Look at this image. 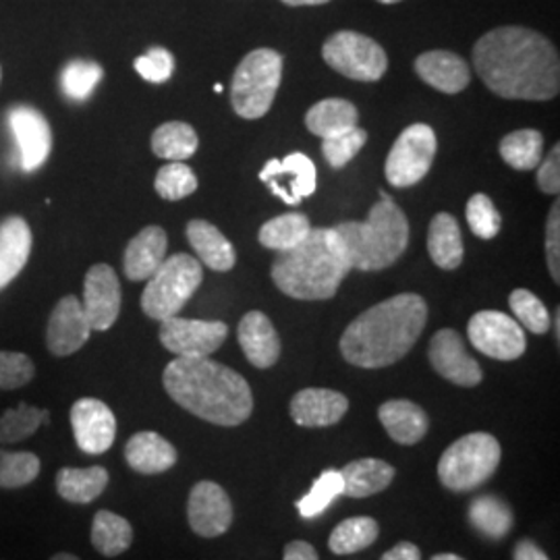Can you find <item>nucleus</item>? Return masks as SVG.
<instances>
[{
    "mask_svg": "<svg viewBox=\"0 0 560 560\" xmlns=\"http://www.w3.org/2000/svg\"><path fill=\"white\" fill-rule=\"evenodd\" d=\"M73 436L83 453L102 455L110 451L117 439V418L101 399L83 397L71 407Z\"/></svg>",
    "mask_w": 560,
    "mask_h": 560,
    "instance_id": "f3484780",
    "label": "nucleus"
},
{
    "mask_svg": "<svg viewBox=\"0 0 560 560\" xmlns=\"http://www.w3.org/2000/svg\"><path fill=\"white\" fill-rule=\"evenodd\" d=\"M237 339L245 358L254 368L268 370L279 361L282 349L279 332L264 312L254 310L241 318Z\"/></svg>",
    "mask_w": 560,
    "mask_h": 560,
    "instance_id": "412c9836",
    "label": "nucleus"
},
{
    "mask_svg": "<svg viewBox=\"0 0 560 560\" xmlns=\"http://www.w3.org/2000/svg\"><path fill=\"white\" fill-rule=\"evenodd\" d=\"M168 397L200 420L235 428L249 420L254 393L235 370L210 358H177L164 368Z\"/></svg>",
    "mask_w": 560,
    "mask_h": 560,
    "instance_id": "7ed1b4c3",
    "label": "nucleus"
},
{
    "mask_svg": "<svg viewBox=\"0 0 560 560\" xmlns=\"http://www.w3.org/2000/svg\"><path fill=\"white\" fill-rule=\"evenodd\" d=\"M349 411V399L330 388H303L291 400V418L301 428H328Z\"/></svg>",
    "mask_w": 560,
    "mask_h": 560,
    "instance_id": "aec40b11",
    "label": "nucleus"
},
{
    "mask_svg": "<svg viewBox=\"0 0 560 560\" xmlns=\"http://www.w3.org/2000/svg\"><path fill=\"white\" fill-rule=\"evenodd\" d=\"M133 544V527L131 523L113 511L102 509L92 521V546L94 550L106 557L115 559L127 552Z\"/></svg>",
    "mask_w": 560,
    "mask_h": 560,
    "instance_id": "473e14b6",
    "label": "nucleus"
},
{
    "mask_svg": "<svg viewBox=\"0 0 560 560\" xmlns=\"http://www.w3.org/2000/svg\"><path fill=\"white\" fill-rule=\"evenodd\" d=\"M120 282L117 272L108 264H96L88 270L83 280V314L92 330H110L119 320Z\"/></svg>",
    "mask_w": 560,
    "mask_h": 560,
    "instance_id": "2eb2a0df",
    "label": "nucleus"
},
{
    "mask_svg": "<svg viewBox=\"0 0 560 560\" xmlns=\"http://www.w3.org/2000/svg\"><path fill=\"white\" fill-rule=\"evenodd\" d=\"M560 203L555 201L546 224V260L555 282H560Z\"/></svg>",
    "mask_w": 560,
    "mask_h": 560,
    "instance_id": "09e8293b",
    "label": "nucleus"
},
{
    "mask_svg": "<svg viewBox=\"0 0 560 560\" xmlns=\"http://www.w3.org/2000/svg\"><path fill=\"white\" fill-rule=\"evenodd\" d=\"M48 421H50V413L46 409L20 402L18 407L7 409L0 416V444L27 441L40 430L42 423H48Z\"/></svg>",
    "mask_w": 560,
    "mask_h": 560,
    "instance_id": "4c0bfd02",
    "label": "nucleus"
},
{
    "mask_svg": "<svg viewBox=\"0 0 560 560\" xmlns=\"http://www.w3.org/2000/svg\"><path fill=\"white\" fill-rule=\"evenodd\" d=\"M136 71L150 83H164L171 80L175 71V57L166 48H150L145 55L136 60Z\"/></svg>",
    "mask_w": 560,
    "mask_h": 560,
    "instance_id": "de8ad7c7",
    "label": "nucleus"
},
{
    "mask_svg": "<svg viewBox=\"0 0 560 560\" xmlns=\"http://www.w3.org/2000/svg\"><path fill=\"white\" fill-rule=\"evenodd\" d=\"M282 560H320L316 548L307 541L295 540L284 546V555Z\"/></svg>",
    "mask_w": 560,
    "mask_h": 560,
    "instance_id": "3c124183",
    "label": "nucleus"
},
{
    "mask_svg": "<svg viewBox=\"0 0 560 560\" xmlns=\"http://www.w3.org/2000/svg\"><path fill=\"white\" fill-rule=\"evenodd\" d=\"M378 418L388 436L405 446L418 444L430 430V420L425 411L411 400L395 399L382 402Z\"/></svg>",
    "mask_w": 560,
    "mask_h": 560,
    "instance_id": "a878e982",
    "label": "nucleus"
},
{
    "mask_svg": "<svg viewBox=\"0 0 560 560\" xmlns=\"http://www.w3.org/2000/svg\"><path fill=\"white\" fill-rule=\"evenodd\" d=\"M439 152L436 133L430 125H409L393 143L388 159L384 162V175L393 187H413L432 168Z\"/></svg>",
    "mask_w": 560,
    "mask_h": 560,
    "instance_id": "1a4fd4ad",
    "label": "nucleus"
},
{
    "mask_svg": "<svg viewBox=\"0 0 560 560\" xmlns=\"http://www.w3.org/2000/svg\"><path fill=\"white\" fill-rule=\"evenodd\" d=\"M42 463L38 455L27 451H4L0 448V488L18 490L25 488L40 476Z\"/></svg>",
    "mask_w": 560,
    "mask_h": 560,
    "instance_id": "ea45409f",
    "label": "nucleus"
},
{
    "mask_svg": "<svg viewBox=\"0 0 560 560\" xmlns=\"http://www.w3.org/2000/svg\"><path fill=\"white\" fill-rule=\"evenodd\" d=\"M162 347L177 358H210L229 337V326L219 320L166 318L161 322Z\"/></svg>",
    "mask_w": 560,
    "mask_h": 560,
    "instance_id": "f8f14e48",
    "label": "nucleus"
},
{
    "mask_svg": "<svg viewBox=\"0 0 560 560\" xmlns=\"http://www.w3.org/2000/svg\"><path fill=\"white\" fill-rule=\"evenodd\" d=\"M185 235L194 252L210 270L214 272H229L235 261L237 254L233 243L222 235L221 231L208 221H191L185 229Z\"/></svg>",
    "mask_w": 560,
    "mask_h": 560,
    "instance_id": "bb28decb",
    "label": "nucleus"
},
{
    "mask_svg": "<svg viewBox=\"0 0 560 560\" xmlns=\"http://www.w3.org/2000/svg\"><path fill=\"white\" fill-rule=\"evenodd\" d=\"M168 237L162 226H145L133 240L129 241L125 256H122V270L125 277L133 282L148 280L166 260Z\"/></svg>",
    "mask_w": 560,
    "mask_h": 560,
    "instance_id": "5701e85b",
    "label": "nucleus"
},
{
    "mask_svg": "<svg viewBox=\"0 0 560 560\" xmlns=\"http://www.w3.org/2000/svg\"><path fill=\"white\" fill-rule=\"evenodd\" d=\"M544 138L536 129H520L502 138L499 152L502 161L515 171H534L541 162Z\"/></svg>",
    "mask_w": 560,
    "mask_h": 560,
    "instance_id": "e433bc0d",
    "label": "nucleus"
},
{
    "mask_svg": "<svg viewBox=\"0 0 560 560\" xmlns=\"http://www.w3.org/2000/svg\"><path fill=\"white\" fill-rule=\"evenodd\" d=\"M152 152L168 162H183L191 159L198 152V133L191 125L171 120L162 122L161 127L152 133Z\"/></svg>",
    "mask_w": 560,
    "mask_h": 560,
    "instance_id": "72a5a7b5",
    "label": "nucleus"
},
{
    "mask_svg": "<svg viewBox=\"0 0 560 560\" xmlns=\"http://www.w3.org/2000/svg\"><path fill=\"white\" fill-rule=\"evenodd\" d=\"M416 73L442 94H459L471 81L467 62L448 50H430L420 55L416 59Z\"/></svg>",
    "mask_w": 560,
    "mask_h": 560,
    "instance_id": "b1692460",
    "label": "nucleus"
},
{
    "mask_svg": "<svg viewBox=\"0 0 560 560\" xmlns=\"http://www.w3.org/2000/svg\"><path fill=\"white\" fill-rule=\"evenodd\" d=\"M322 57L340 75L353 81H378L388 69L381 44L363 34L342 30L324 42Z\"/></svg>",
    "mask_w": 560,
    "mask_h": 560,
    "instance_id": "9d476101",
    "label": "nucleus"
},
{
    "mask_svg": "<svg viewBox=\"0 0 560 560\" xmlns=\"http://www.w3.org/2000/svg\"><path fill=\"white\" fill-rule=\"evenodd\" d=\"M260 180L289 206H298L314 196L318 185V171L310 156L293 152L287 159H272L260 171Z\"/></svg>",
    "mask_w": 560,
    "mask_h": 560,
    "instance_id": "ddd939ff",
    "label": "nucleus"
},
{
    "mask_svg": "<svg viewBox=\"0 0 560 560\" xmlns=\"http://www.w3.org/2000/svg\"><path fill=\"white\" fill-rule=\"evenodd\" d=\"M365 141H368V131L361 127H353L335 138L322 140V152L332 168H342L360 154Z\"/></svg>",
    "mask_w": 560,
    "mask_h": 560,
    "instance_id": "a18cd8bd",
    "label": "nucleus"
},
{
    "mask_svg": "<svg viewBox=\"0 0 560 560\" xmlns=\"http://www.w3.org/2000/svg\"><path fill=\"white\" fill-rule=\"evenodd\" d=\"M428 303L418 293H402L365 310L340 337L345 361L363 370H381L402 360L420 340Z\"/></svg>",
    "mask_w": 560,
    "mask_h": 560,
    "instance_id": "f03ea898",
    "label": "nucleus"
},
{
    "mask_svg": "<svg viewBox=\"0 0 560 560\" xmlns=\"http://www.w3.org/2000/svg\"><path fill=\"white\" fill-rule=\"evenodd\" d=\"M310 231H312V224L305 214L287 212L272 221L264 222L258 240L268 249L287 252V249L300 245L301 241L310 235Z\"/></svg>",
    "mask_w": 560,
    "mask_h": 560,
    "instance_id": "c9c22d12",
    "label": "nucleus"
},
{
    "mask_svg": "<svg viewBox=\"0 0 560 560\" xmlns=\"http://www.w3.org/2000/svg\"><path fill=\"white\" fill-rule=\"evenodd\" d=\"M381 536V525L372 517H351L339 523L328 540L330 552L347 557L370 548Z\"/></svg>",
    "mask_w": 560,
    "mask_h": 560,
    "instance_id": "f704fd0d",
    "label": "nucleus"
},
{
    "mask_svg": "<svg viewBox=\"0 0 560 560\" xmlns=\"http://www.w3.org/2000/svg\"><path fill=\"white\" fill-rule=\"evenodd\" d=\"M349 272L351 266L345 258L335 226L312 229L300 245L279 252L270 270L279 291L301 301L335 298Z\"/></svg>",
    "mask_w": 560,
    "mask_h": 560,
    "instance_id": "20e7f679",
    "label": "nucleus"
},
{
    "mask_svg": "<svg viewBox=\"0 0 560 560\" xmlns=\"http://www.w3.org/2000/svg\"><path fill=\"white\" fill-rule=\"evenodd\" d=\"M50 560H81L80 557H75V555H69V552H59V555H55V557H50Z\"/></svg>",
    "mask_w": 560,
    "mask_h": 560,
    "instance_id": "6e6d98bb",
    "label": "nucleus"
},
{
    "mask_svg": "<svg viewBox=\"0 0 560 560\" xmlns=\"http://www.w3.org/2000/svg\"><path fill=\"white\" fill-rule=\"evenodd\" d=\"M187 521L201 538H219L233 525V502L217 481H198L187 499Z\"/></svg>",
    "mask_w": 560,
    "mask_h": 560,
    "instance_id": "4468645a",
    "label": "nucleus"
},
{
    "mask_svg": "<svg viewBox=\"0 0 560 560\" xmlns=\"http://www.w3.org/2000/svg\"><path fill=\"white\" fill-rule=\"evenodd\" d=\"M36 376V365L30 355L0 351V390H18Z\"/></svg>",
    "mask_w": 560,
    "mask_h": 560,
    "instance_id": "49530a36",
    "label": "nucleus"
},
{
    "mask_svg": "<svg viewBox=\"0 0 560 560\" xmlns=\"http://www.w3.org/2000/svg\"><path fill=\"white\" fill-rule=\"evenodd\" d=\"M538 185L548 196H559L560 191V145L557 143L550 154L538 164Z\"/></svg>",
    "mask_w": 560,
    "mask_h": 560,
    "instance_id": "8fccbe9b",
    "label": "nucleus"
},
{
    "mask_svg": "<svg viewBox=\"0 0 560 560\" xmlns=\"http://www.w3.org/2000/svg\"><path fill=\"white\" fill-rule=\"evenodd\" d=\"M428 252L432 261L442 270H457L465 256L463 235H460L459 222L448 214L439 212L428 231Z\"/></svg>",
    "mask_w": 560,
    "mask_h": 560,
    "instance_id": "c756f323",
    "label": "nucleus"
},
{
    "mask_svg": "<svg viewBox=\"0 0 560 560\" xmlns=\"http://www.w3.org/2000/svg\"><path fill=\"white\" fill-rule=\"evenodd\" d=\"M381 560H421L420 548L411 541H399L388 552H384Z\"/></svg>",
    "mask_w": 560,
    "mask_h": 560,
    "instance_id": "603ef678",
    "label": "nucleus"
},
{
    "mask_svg": "<svg viewBox=\"0 0 560 560\" xmlns=\"http://www.w3.org/2000/svg\"><path fill=\"white\" fill-rule=\"evenodd\" d=\"M342 494L351 499H368L381 494L395 480V467L382 459L351 460L340 469Z\"/></svg>",
    "mask_w": 560,
    "mask_h": 560,
    "instance_id": "cd10ccee",
    "label": "nucleus"
},
{
    "mask_svg": "<svg viewBox=\"0 0 560 560\" xmlns=\"http://www.w3.org/2000/svg\"><path fill=\"white\" fill-rule=\"evenodd\" d=\"M154 187L162 200L179 201L198 189V177L185 162H168L159 171Z\"/></svg>",
    "mask_w": 560,
    "mask_h": 560,
    "instance_id": "79ce46f5",
    "label": "nucleus"
},
{
    "mask_svg": "<svg viewBox=\"0 0 560 560\" xmlns=\"http://www.w3.org/2000/svg\"><path fill=\"white\" fill-rule=\"evenodd\" d=\"M467 335L469 342L492 360H520L527 347L520 322L497 310L478 312L467 324Z\"/></svg>",
    "mask_w": 560,
    "mask_h": 560,
    "instance_id": "9b49d317",
    "label": "nucleus"
},
{
    "mask_svg": "<svg viewBox=\"0 0 560 560\" xmlns=\"http://www.w3.org/2000/svg\"><path fill=\"white\" fill-rule=\"evenodd\" d=\"M203 270L198 258L175 254L162 261L161 268L148 279L141 293V310L152 320L179 316L180 310L200 289Z\"/></svg>",
    "mask_w": 560,
    "mask_h": 560,
    "instance_id": "6e6552de",
    "label": "nucleus"
},
{
    "mask_svg": "<svg viewBox=\"0 0 560 560\" xmlns=\"http://www.w3.org/2000/svg\"><path fill=\"white\" fill-rule=\"evenodd\" d=\"M480 80L506 101H552L559 96L560 60L546 36L520 25L483 34L474 46Z\"/></svg>",
    "mask_w": 560,
    "mask_h": 560,
    "instance_id": "f257e3e1",
    "label": "nucleus"
},
{
    "mask_svg": "<svg viewBox=\"0 0 560 560\" xmlns=\"http://www.w3.org/2000/svg\"><path fill=\"white\" fill-rule=\"evenodd\" d=\"M92 328L83 314L80 298L65 295L50 312L46 326V347L52 355L67 358L78 353L90 340Z\"/></svg>",
    "mask_w": 560,
    "mask_h": 560,
    "instance_id": "6ab92c4d",
    "label": "nucleus"
},
{
    "mask_svg": "<svg viewBox=\"0 0 560 560\" xmlns=\"http://www.w3.org/2000/svg\"><path fill=\"white\" fill-rule=\"evenodd\" d=\"M108 480L110 476L101 465L85 469L62 467L55 478V486L62 501L71 504H90L104 494V490L108 488Z\"/></svg>",
    "mask_w": 560,
    "mask_h": 560,
    "instance_id": "c85d7f7f",
    "label": "nucleus"
},
{
    "mask_svg": "<svg viewBox=\"0 0 560 560\" xmlns=\"http://www.w3.org/2000/svg\"><path fill=\"white\" fill-rule=\"evenodd\" d=\"M465 217L471 233L480 240H494L501 233V214L486 194H476L471 200L467 201Z\"/></svg>",
    "mask_w": 560,
    "mask_h": 560,
    "instance_id": "c03bdc74",
    "label": "nucleus"
},
{
    "mask_svg": "<svg viewBox=\"0 0 560 560\" xmlns=\"http://www.w3.org/2000/svg\"><path fill=\"white\" fill-rule=\"evenodd\" d=\"M509 305L520 320L521 328L532 330L534 335H546L550 330V314L546 305L527 289H515L509 298Z\"/></svg>",
    "mask_w": 560,
    "mask_h": 560,
    "instance_id": "37998d69",
    "label": "nucleus"
},
{
    "mask_svg": "<svg viewBox=\"0 0 560 560\" xmlns=\"http://www.w3.org/2000/svg\"><path fill=\"white\" fill-rule=\"evenodd\" d=\"M515 560H550L534 540H521L513 552Z\"/></svg>",
    "mask_w": 560,
    "mask_h": 560,
    "instance_id": "864d4df0",
    "label": "nucleus"
},
{
    "mask_svg": "<svg viewBox=\"0 0 560 560\" xmlns=\"http://www.w3.org/2000/svg\"><path fill=\"white\" fill-rule=\"evenodd\" d=\"M501 459V442L488 432H471L442 453L439 478L451 492H471L497 474Z\"/></svg>",
    "mask_w": 560,
    "mask_h": 560,
    "instance_id": "423d86ee",
    "label": "nucleus"
},
{
    "mask_svg": "<svg viewBox=\"0 0 560 560\" xmlns=\"http://www.w3.org/2000/svg\"><path fill=\"white\" fill-rule=\"evenodd\" d=\"M340 247L351 270L378 272L399 260L409 243V222L397 201L384 191L365 221L340 222L335 226Z\"/></svg>",
    "mask_w": 560,
    "mask_h": 560,
    "instance_id": "39448f33",
    "label": "nucleus"
},
{
    "mask_svg": "<svg viewBox=\"0 0 560 560\" xmlns=\"http://www.w3.org/2000/svg\"><path fill=\"white\" fill-rule=\"evenodd\" d=\"M555 335H557V340H559V312L555 316Z\"/></svg>",
    "mask_w": 560,
    "mask_h": 560,
    "instance_id": "13d9d810",
    "label": "nucleus"
},
{
    "mask_svg": "<svg viewBox=\"0 0 560 560\" xmlns=\"http://www.w3.org/2000/svg\"><path fill=\"white\" fill-rule=\"evenodd\" d=\"M432 560H465L457 557V555H451V552H446V555H436V557H432Z\"/></svg>",
    "mask_w": 560,
    "mask_h": 560,
    "instance_id": "4d7b16f0",
    "label": "nucleus"
},
{
    "mask_svg": "<svg viewBox=\"0 0 560 560\" xmlns=\"http://www.w3.org/2000/svg\"><path fill=\"white\" fill-rule=\"evenodd\" d=\"M104 69L96 60L75 59L67 62L60 73V88L67 98L83 102L92 96L101 83Z\"/></svg>",
    "mask_w": 560,
    "mask_h": 560,
    "instance_id": "58836bf2",
    "label": "nucleus"
},
{
    "mask_svg": "<svg viewBox=\"0 0 560 560\" xmlns=\"http://www.w3.org/2000/svg\"><path fill=\"white\" fill-rule=\"evenodd\" d=\"M177 448L159 432L143 430L125 444V460L140 476H159L177 465Z\"/></svg>",
    "mask_w": 560,
    "mask_h": 560,
    "instance_id": "4be33fe9",
    "label": "nucleus"
},
{
    "mask_svg": "<svg viewBox=\"0 0 560 560\" xmlns=\"http://www.w3.org/2000/svg\"><path fill=\"white\" fill-rule=\"evenodd\" d=\"M428 358L436 374L457 386L474 388L483 378L480 363L467 353L459 332L453 328H442L432 337Z\"/></svg>",
    "mask_w": 560,
    "mask_h": 560,
    "instance_id": "a211bd4d",
    "label": "nucleus"
},
{
    "mask_svg": "<svg viewBox=\"0 0 560 560\" xmlns=\"http://www.w3.org/2000/svg\"><path fill=\"white\" fill-rule=\"evenodd\" d=\"M0 81H2V67H0Z\"/></svg>",
    "mask_w": 560,
    "mask_h": 560,
    "instance_id": "052dcab7",
    "label": "nucleus"
},
{
    "mask_svg": "<svg viewBox=\"0 0 560 560\" xmlns=\"http://www.w3.org/2000/svg\"><path fill=\"white\" fill-rule=\"evenodd\" d=\"M32 229L21 217L0 221V291L18 279L32 254Z\"/></svg>",
    "mask_w": 560,
    "mask_h": 560,
    "instance_id": "393cba45",
    "label": "nucleus"
},
{
    "mask_svg": "<svg viewBox=\"0 0 560 560\" xmlns=\"http://www.w3.org/2000/svg\"><path fill=\"white\" fill-rule=\"evenodd\" d=\"M282 57L272 48L252 50L241 60L231 81V104L241 119H261L277 98Z\"/></svg>",
    "mask_w": 560,
    "mask_h": 560,
    "instance_id": "0eeeda50",
    "label": "nucleus"
},
{
    "mask_svg": "<svg viewBox=\"0 0 560 560\" xmlns=\"http://www.w3.org/2000/svg\"><path fill=\"white\" fill-rule=\"evenodd\" d=\"M289 7H316V4H326L330 0H282Z\"/></svg>",
    "mask_w": 560,
    "mask_h": 560,
    "instance_id": "5fc2aeb1",
    "label": "nucleus"
},
{
    "mask_svg": "<svg viewBox=\"0 0 560 560\" xmlns=\"http://www.w3.org/2000/svg\"><path fill=\"white\" fill-rule=\"evenodd\" d=\"M9 127L20 150L21 168L38 171L52 152V129L38 108L20 104L9 110Z\"/></svg>",
    "mask_w": 560,
    "mask_h": 560,
    "instance_id": "dca6fc26",
    "label": "nucleus"
},
{
    "mask_svg": "<svg viewBox=\"0 0 560 560\" xmlns=\"http://www.w3.org/2000/svg\"><path fill=\"white\" fill-rule=\"evenodd\" d=\"M358 117H360L358 108L351 102L342 98H326V101L316 102L307 110L305 125L314 136H318L320 140H328L342 131L358 127Z\"/></svg>",
    "mask_w": 560,
    "mask_h": 560,
    "instance_id": "7c9ffc66",
    "label": "nucleus"
},
{
    "mask_svg": "<svg viewBox=\"0 0 560 560\" xmlns=\"http://www.w3.org/2000/svg\"><path fill=\"white\" fill-rule=\"evenodd\" d=\"M342 497V478L337 469H326L318 480L314 481L312 490L295 502L303 520H316L322 513Z\"/></svg>",
    "mask_w": 560,
    "mask_h": 560,
    "instance_id": "a19ab883",
    "label": "nucleus"
},
{
    "mask_svg": "<svg viewBox=\"0 0 560 560\" xmlns=\"http://www.w3.org/2000/svg\"><path fill=\"white\" fill-rule=\"evenodd\" d=\"M382 4H397V2H402V0H378Z\"/></svg>",
    "mask_w": 560,
    "mask_h": 560,
    "instance_id": "bf43d9fd",
    "label": "nucleus"
},
{
    "mask_svg": "<svg viewBox=\"0 0 560 560\" xmlns=\"http://www.w3.org/2000/svg\"><path fill=\"white\" fill-rule=\"evenodd\" d=\"M467 517H469V523L476 527V532H480L481 536L488 540L506 538L515 523L511 506L497 494L476 497L469 504Z\"/></svg>",
    "mask_w": 560,
    "mask_h": 560,
    "instance_id": "2f4dec72",
    "label": "nucleus"
}]
</instances>
